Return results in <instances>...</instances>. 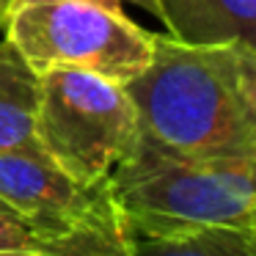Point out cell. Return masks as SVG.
Listing matches in <instances>:
<instances>
[{
  "label": "cell",
  "mask_w": 256,
  "mask_h": 256,
  "mask_svg": "<svg viewBox=\"0 0 256 256\" xmlns=\"http://www.w3.org/2000/svg\"><path fill=\"white\" fill-rule=\"evenodd\" d=\"M138 130L182 157L256 162V127L240 94L234 47L154 34L152 61L124 86Z\"/></svg>",
  "instance_id": "6da1fadb"
},
{
  "label": "cell",
  "mask_w": 256,
  "mask_h": 256,
  "mask_svg": "<svg viewBox=\"0 0 256 256\" xmlns=\"http://www.w3.org/2000/svg\"><path fill=\"white\" fill-rule=\"evenodd\" d=\"M108 184L127 237L248 228L256 220V162L182 157L140 130Z\"/></svg>",
  "instance_id": "7a4b0ae2"
},
{
  "label": "cell",
  "mask_w": 256,
  "mask_h": 256,
  "mask_svg": "<svg viewBox=\"0 0 256 256\" xmlns=\"http://www.w3.org/2000/svg\"><path fill=\"white\" fill-rule=\"evenodd\" d=\"M0 30L36 74L80 69L127 86L154 52V34L102 0H8Z\"/></svg>",
  "instance_id": "3957f363"
},
{
  "label": "cell",
  "mask_w": 256,
  "mask_h": 256,
  "mask_svg": "<svg viewBox=\"0 0 256 256\" xmlns=\"http://www.w3.org/2000/svg\"><path fill=\"white\" fill-rule=\"evenodd\" d=\"M135 135L138 113L124 86L80 69L39 74L36 138L74 182H108Z\"/></svg>",
  "instance_id": "277c9868"
},
{
  "label": "cell",
  "mask_w": 256,
  "mask_h": 256,
  "mask_svg": "<svg viewBox=\"0 0 256 256\" xmlns=\"http://www.w3.org/2000/svg\"><path fill=\"white\" fill-rule=\"evenodd\" d=\"M0 198L69 256H127L110 184H80L47 154L0 152Z\"/></svg>",
  "instance_id": "5b68a950"
},
{
  "label": "cell",
  "mask_w": 256,
  "mask_h": 256,
  "mask_svg": "<svg viewBox=\"0 0 256 256\" xmlns=\"http://www.w3.org/2000/svg\"><path fill=\"white\" fill-rule=\"evenodd\" d=\"M162 28L188 44L242 47L256 56V0H160Z\"/></svg>",
  "instance_id": "8992f818"
},
{
  "label": "cell",
  "mask_w": 256,
  "mask_h": 256,
  "mask_svg": "<svg viewBox=\"0 0 256 256\" xmlns=\"http://www.w3.org/2000/svg\"><path fill=\"white\" fill-rule=\"evenodd\" d=\"M39 74L8 39L0 42V152L44 154L36 138Z\"/></svg>",
  "instance_id": "52a82bcc"
},
{
  "label": "cell",
  "mask_w": 256,
  "mask_h": 256,
  "mask_svg": "<svg viewBox=\"0 0 256 256\" xmlns=\"http://www.w3.org/2000/svg\"><path fill=\"white\" fill-rule=\"evenodd\" d=\"M127 256H256L248 228H201L171 237H130Z\"/></svg>",
  "instance_id": "ba28073f"
},
{
  "label": "cell",
  "mask_w": 256,
  "mask_h": 256,
  "mask_svg": "<svg viewBox=\"0 0 256 256\" xmlns=\"http://www.w3.org/2000/svg\"><path fill=\"white\" fill-rule=\"evenodd\" d=\"M20 250H30V254H52V256H69L58 242L42 237L12 204L0 198V254H20Z\"/></svg>",
  "instance_id": "9c48e42d"
},
{
  "label": "cell",
  "mask_w": 256,
  "mask_h": 256,
  "mask_svg": "<svg viewBox=\"0 0 256 256\" xmlns=\"http://www.w3.org/2000/svg\"><path fill=\"white\" fill-rule=\"evenodd\" d=\"M234 58H237V83L240 94H242L245 105H248L250 122L256 127V56L242 47H234Z\"/></svg>",
  "instance_id": "30bf717a"
},
{
  "label": "cell",
  "mask_w": 256,
  "mask_h": 256,
  "mask_svg": "<svg viewBox=\"0 0 256 256\" xmlns=\"http://www.w3.org/2000/svg\"><path fill=\"white\" fill-rule=\"evenodd\" d=\"M102 3H110V6H122V3H132V6L144 8L146 14H152V17H154L157 22H162V6H160V0H102Z\"/></svg>",
  "instance_id": "8fae6325"
},
{
  "label": "cell",
  "mask_w": 256,
  "mask_h": 256,
  "mask_svg": "<svg viewBox=\"0 0 256 256\" xmlns=\"http://www.w3.org/2000/svg\"><path fill=\"white\" fill-rule=\"evenodd\" d=\"M0 256H52V254H30V250H20V254H0Z\"/></svg>",
  "instance_id": "7c38bea8"
},
{
  "label": "cell",
  "mask_w": 256,
  "mask_h": 256,
  "mask_svg": "<svg viewBox=\"0 0 256 256\" xmlns=\"http://www.w3.org/2000/svg\"><path fill=\"white\" fill-rule=\"evenodd\" d=\"M6 6H8V0H0V25H3V17H6Z\"/></svg>",
  "instance_id": "4fadbf2b"
},
{
  "label": "cell",
  "mask_w": 256,
  "mask_h": 256,
  "mask_svg": "<svg viewBox=\"0 0 256 256\" xmlns=\"http://www.w3.org/2000/svg\"><path fill=\"white\" fill-rule=\"evenodd\" d=\"M248 234H250V240H254V245H256V220L248 226Z\"/></svg>",
  "instance_id": "5bb4252c"
}]
</instances>
